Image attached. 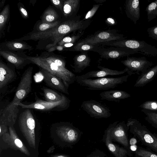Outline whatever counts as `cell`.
<instances>
[{
  "instance_id": "cell-15",
  "label": "cell",
  "mask_w": 157,
  "mask_h": 157,
  "mask_svg": "<svg viewBox=\"0 0 157 157\" xmlns=\"http://www.w3.org/2000/svg\"><path fill=\"white\" fill-rule=\"evenodd\" d=\"M97 67L100 70L89 71L80 76H77L75 79H84L90 78H102L108 75H117L124 74L128 71V69L125 68L122 71H118L110 69L99 65Z\"/></svg>"
},
{
  "instance_id": "cell-38",
  "label": "cell",
  "mask_w": 157,
  "mask_h": 157,
  "mask_svg": "<svg viewBox=\"0 0 157 157\" xmlns=\"http://www.w3.org/2000/svg\"><path fill=\"white\" fill-rule=\"evenodd\" d=\"M20 13L22 17L24 19H27L28 18V13L26 9L22 6H18Z\"/></svg>"
},
{
  "instance_id": "cell-20",
  "label": "cell",
  "mask_w": 157,
  "mask_h": 157,
  "mask_svg": "<svg viewBox=\"0 0 157 157\" xmlns=\"http://www.w3.org/2000/svg\"><path fill=\"white\" fill-rule=\"evenodd\" d=\"M87 52V51L81 52V53L74 56L73 65H71L74 72L80 73L90 66L91 59Z\"/></svg>"
},
{
  "instance_id": "cell-41",
  "label": "cell",
  "mask_w": 157,
  "mask_h": 157,
  "mask_svg": "<svg viewBox=\"0 0 157 157\" xmlns=\"http://www.w3.org/2000/svg\"><path fill=\"white\" fill-rule=\"evenodd\" d=\"M94 1L96 3H98V4H101L106 1V0H94Z\"/></svg>"
},
{
  "instance_id": "cell-35",
  "label": "cell",
  "mask_w": 157,
  "mask_h": 157,
  "mask_svg": "<svg viewBox=\"0 0 157 157\" xmlns=\"http://www.w3.org/2000/svg\"><path fill=\"white\" fill-rule=\"evenodd\" d=\"M102 5V4L94 5L92 8L88 12L82 19L85 20L90 19L94 15L100 6Z\"/></svg>"
},
{
  "instance_id": "cell-16",
  "label": "cell",
  "mask_w": 157,
  "mask_h": 157,
  "mask_svg": "<svg viewBox=\"0 0 157 157\" xmlns=\"http://www.w3.org/2000/svg\"><path fill=\"white\" fill-rule=\"evenodd\" d=\"M56 133L62 139L68 142L75 141L79 131L69 122H63L57 127Z\"/></svg>"
},
{
  "instance_id": "cell-36",
  "label": "cell",
  "mask_w": 157,
  "mask_h": 157,
  "mask_svg": "<svg viewBox=\"0 0 157 157\" xmlns=\"http://www.w3.org/2000/svg\"><path fill=\"white\" fill-rule=\"evenodd\" d=\"M147 31L149 37L157 40V25L148 28Z\"/></svg>"
},
{
  "instance_id": "cell-3",
  "label": "cell",
  "mask_w": 157,
  "mask_h": 157,
  "mask_svg": "<svg viewBox=\"0 0 157 157\" xmlns=\"http://www.w3.org/2000/svg\"><path fill=\"white\" fill-rule=\"evenodd\" d=\"M71 32L72 30L69 21L67 20L55 28L43 32H32L16 40L18 41L29 40L41 41L50 39L52 41L53 43L49 49L56 46L65 35Z\"/></svg>"
},
{
  "instance_id": "cell-8",
  "label": "cell",
  "mask_w": 157,
  "mask_h": 157,
  "mask_svg": "<svg viewBox=\"0 0 157 157\" xmlns=\"http://www.w3.org/2000/svg\"><path fill=\"white\" fill-rule=\"evenodd\" d=\"M71 100L64 95L62 99L57 102H49L37 98L35 102L29 104L19 102L15 104L22 108L35 109L42 111H61L67 109L70 106Z\"/></svg>"
},
{
  "instance_id": "cell-28",
  "label": "cell",
  "mask_w": 157,
  "mask_h": 157,
  "mask_svg": "<svg viewBox=\"0 0 157 157\" xmlns=\"http://www.w3.org/2000/svg\"><path fill=\"white\" fill-rule=\"evenodd\" d=\"M10 7L9 4L7 5L0 13V35L7 23L10 16Z\"/></svg>"
},
{
  "instance_id": "cell-43",
  "label": "cell",
  "mask_w": 157,
  "mask_h": 157,
  "mask_svg": "<svg viewBox=\"0 0 157 157\" xmlns=\"http://www.w3.org/2000/svg\"><path fill=\"white\" fill-rule=\"evenodd\" d=\"M5 0H2L1 2V4H0V8H1L2 6H3L4 5V4H3V3H5Z\"/></svg>"
},
{
  "instance_id": "cell-18",
  "label": "cell",
  "mask_w": 157,
  "mask_h": 157,
  "mask_svg": "<svg viewBox=\"0 0 157 157\" xmlns=\"http://www.w3.org/2000/svg\"><path fill=\"white\" fill-rule=\"evenodd\" d=\"M0 55L17 69H22L28 64L31 63L29 60L24 56H20L10 51L0 50Z\"/></svg>"
},
{
  "instance_id": "cell-39",
  "label": "cell",
  "mask_w": 157,
  "mask_h": 157,
  "mask_svg": "<svg viewBox=\"0 0 157 157\" xmlns=\"http://www.w3.org/2000/svg\"><path fill=\"white\" fill-rule=\"evenodd\" d=\"M105 22L107 25L109 26L113 25L116 24L115 20L111 17L107 18L105 21Z\"/></svg>"
},
{
  "instance_id": "cell-22",
  "label": "cell",
  "mask_w": 157,
  "mask_h": 157,
  "mask_svg": "<svg viewBox=\"0 0 157 157\" xmlns=\"http://www.w3.org/2000/svg\"><path fill=\"white\" fill-rule=\"evenodd\" d=\"M80 1V0H64L62 13L65 17L69 20L77 16Z\"/></svg>"
},
{
  "instance_id": "cell-23",
  "label": "cell",
  "mask_w": 157,
  "mask_h": 157,
  "mask_svg": "<svg viewBox=\"0 0 157 157\" xmlns=\"http://www.w3.org/2000/svg\"><path fill=\"white\" fill-rule=\"evenodd\" d=\"M32 46L24 42L18 41H8L1 44L0 50L12 52H22L25 50H33Z\"/></svg>"
},
{
  "instance_id": "cell-33",
  "label": "cell",
  "mask_w": 157,
  "mask_h": 157,
  "mask_svg": "<svg viewBox=\"0 0 157 157\" xmlns=\"http://www.w3.org/2000/svg\"><path fill=\"white\" fill-rule=\"evenodd\" d=\"M61 22L59 21L50 23H40L37 26V31L35 32H43L55 28L59 25Z\"/></svg>"
},
{
  "instance_id": "cell-6",
  "label": "cell",
  "mask_w": 157,
  "mask_h": 157,
  "mask_svg": "<svg viewBox=\"0 0 157 157\" xmlns=\"http://www.w3.org/2000/svg\"><path fill=\"white\" fill-rule=\"evenodd\" d=\"M129 76L128 75L115 78L102 77L94 79H75V81L80 86L86 87L89 90H108L113 89L119 85L127 82Z\"/></svg>"
},
{
  "instance_id": "cell-5",
  "label": "cell",
  "mask_w": 157,
  "mask_h": 157,
  "mask_svg": "<svg viewBox=\"0 0 157 157\" xmlns=\"http://www.w3.org/2000/svg\"><path fill=\"white\" fill-rule=\"evenodd\" d=\"M101 46L122 47L131 49L138 53L151 57H157V48L144 41L124 39L98 43Z\"/></svg>"
},
{
  "instance_id": "cell-24",
  "label": "cell",
  "mask_w": 157,
  "mask_h": 157,
  "mask_svg": "<svg viewBox=\"0 0 157 157\" xmlns=\"http://www.w3.org/2000/svg\"><path fill=\"white\" fill-rule=\"evenodd\" d=\"M99 95L104 100L116 102H119L120 100L128 98L131 96L127 92L121 90L105 91L101 92Z\"/></svg>"
},
{
  "instance_id": "cell-30",
  "label": "cell",
  "mask_w": 157,
  "mask_h": 157,
  "mask_svg": "<svg viewBox=\"0 0 157 157\" xmlns=\"http://www.w3.org/2000/svg\"><path fill=\"white\" fill-rule=\"evenodd\" d=\"M147 19L148 22L156 17L157 14V0L151 2L146 7Z\"/></svg>"
},
{
  "instance_id": "cell-19",
  "label": "cell",
  "mask_w": 157,
  "mask_h": 157,
  "mask_svg": "<svg viewBox=\"0 0 157 157\" xmlns=\"http://www.w3.org/2000/svg\"><path fill=\"white\" fill-rule=\"evenodd\" d=\"M125 12L127 17L136 24L140 17L139 0H126Z\"/></svg>"
},
{
  "instance_id": "cell-40",
  "label": "cell",
  "mask_w": 157,
  "mask_h": 157,
  "mask_svg": "<svg viewBox=\"0 0 157 157\" xmlns=\"http://www.w3.org/2000/svg\"><path fill=\"white\" fill-rule=\"evenodd\" d=\"M15 145L19 148H22L23 145L22 142L18 138H16L14 140Z\"/></svg>"
},
{
  "instance_id": "cell-27",
  "label": "cell",
  "mask_w": 157,
  "mask_h": 157,
  "mask_svg": "<svg viewBox=\"0 0 157 157\" xmlns=\"http://www.w3.org/2000/svg\"><path fill=\"white\" fill-rule=\"evenodd\" d=\"M141 111L146 115L145 119L152 126L157 128V111L142 109Z\"/></svg>"
},
{
  "instance_id": "cell-45",
  "label": "cell",
  "mask_w": 157,
  "mask_h": 157,
  "mask_svg": "<svg viewBox=\"0 0 157 157\" xmlns=\"http://www.w3.org/2000/svg\"><path fill=\"white\" fill-rule=\"evenodd\" d=\"M156 17H157V15H156Z\"/></svg>"
},
{
  "instance_id": "cell-2",
  "label": "cell",
  "mask_w": 157,
  "mask_h": 157,
  "mask_svg": "<svg viewBox=\"0 0 157 157\" xmlns=\"http://www.w3.org/2000/svg\"><path fill=\"white\" fill-rule=\"evenodd\" d=\"M33 68L29 67L23 73L11 102L0 113V121L7 125L14 124L17 117L19 106L15 104L24 100L32 91Z\"/></svg>"
},
{
  "instance_id": "cell-1",
  "label": "cell",
  "mask_w": 157,
  "mask_h": 157,
  "mask_svg": "<svg viewBox=\"0 0 157 157\" xmlns=\"http://www.w3.org/2000/svg\"><path fill=\"white\" fill-rule=\"evenodd\" d=\"M24 57L50 73L61 78L68 88L75 81V75L66 67L64 59L51 52H45L39 56Z\"/></svg>"
},
{
  "instance_id": "cell-31",
  "label": "cell",
  "mask_w": 157,
  "mask_h": 157,
  "mask_svg": "<svg viewBox=\"0 0 157 157\" xmlns=\"http://www.w3.org/2000/svg\"><path fill=\"white\" fill-rule=\"evenodd\" d=\"M136 157H157V154L147 149L137 146L135 151Z\"/></svg>"
},
{
  "instance_id": "cell-25",
  "label": "cell",
  "mask_w": 157,
  "mask_h": 157,
  "mask_svg": "<svg viewBox=\"0 0 157 157\" xmlns=\"http://www.w3.org/2000/svg\"><path fill=\"white\" fill-rule=\"evenodd\" d=\"M43 91L45 101L49 102H57L61 100L64 94L62 93L57 92L54 90L45 87L41 88Z\"/></svg>"
},
{
  "instance_id": "cell-26",
  "label": "cell",
  "mask_w": 157,
  "mask_h": 157,
  "mask_svg": "<svg viewBox=\"0 0 157 157\" xmlns=\"http://www.w3.org/2000/svg\"><path fill=\"white\" fill-rule=\"evenodd\" d=\"M59 17L57 12L53 9L48 7L44 12L41 18V22L44 23H52L56 21Z\"/></svg>"
},
{
  "instance_id": "cell-4",
  "label": "cell",
  "mask_w": 157,
  "mask_h": 157,
  "mask_svg": "<svg viewBox=\"0 0 157 157\" xmlns=\"http://www.w3.org/2000/svg\"><path fill=\"white\" fill-rule=\"evenodd\" d=\"M126 125L130 132L144 145L157 154V135L136 119L130 118Z\"/></svg>"
},
{
  "instance_id": "cell-12",
  "label": "cell",
  "mask_w": 157,
  "mask_h": 157,
  "mask_svg": "<svg viewBox=\"0 0 157 157\" xmlns=\"http://www.w3.org/2000/svg\"><path fill=\"white\" fill-rule=\"evenodd\" d=\"M81 108L90 117L96 119L107 118L111 115L110 110L108 107L93 100L83 101Z\"/></svg>"
},
{
  "instance_id": "cell-11",
  "label": "cell",
  "mask_w": 157,
  "mask_h": 157,
  "mask_svg": "<svg viewBox=\"0 0 157 157\" xmlns=\"http://www.w3.org/2000/svg\"><path fill=\"white\" fill-rule=\"evenodd\" d=\"M121 63L128 69L127 73L129 76L135 74L140 75V72L141 73L145 71L153 65L152 62L148 60L144 56L136 57L128 56Z\"/></svg>"
},
{
  "instance_id": "cell-37",
  "label": "cell",
  "mask_w": 157,
  "mask_h": 157,
  "mask_svg": "<svg viewBox=\"0 0 157 157\" xmlns=\"http://www.w3.org/2000/svg\"><path fill=\"white\" fill-rule=\"evenodd\" d=\"M50 1L56 8L63 12L64 0H51Z\"/></svg>"
},
{
  "instance_id": "cell-44",
  "label": "cell",
  "mask_w": 157,
  "mask_h": 157,
  "mask_svg": "<svg viewBox=\"0 0 157 157\" xmlns=\"http://www.w3.org/2000/svg\"><path fill=\"white\" fill-rule=\"evenodd\" d=\"M57 157H65L63 155H60L57 156Z\"/></svg>"
},
{
  "instance_id": "cell-9",
  "label": "cell",
  "mask_w": 157,
  "mask_h": 157,
  "mask_svg": "<svg viewBox=\"0 0 157 157\" xmlns=\"http://www.w3.org/2000/svg\"><path fill=\"white\" fill-rule=\"evenodd\" d=\"M125 38L123 34L118 33L117 30L109 29L96 32L94 34L78 41L76 43L95 45L101 43L121 40Z\"/></svg>"
},
{
  "instance_id": "cell-34",
  "label": "cell",
  "mask_w": 157,
  "mask_h": 157,
  "mask_svg": "<svg viewBox=\"0 0 157 157\" xmlns=\"http://www.w3.org/2000/svg\"><path fill=\"white\" fill-rule=\"evenodd\" d=\"M139 107L143 109L157 111V101H148L144 102Z\"/></svg>"
},
{
  "instance_id": "cell-42",
  "label": "cell",
  "mask_w": 157,
  "mask_h": 157,
  "mask_svg": "<svg viewBox=\"0 0 157 157\" xmlns=\"http://www.w3.org/2000/svg\"><path fill=\"white\" fill-rule=\"evenodd\" d=\"M135 141L136 140H135L134 139H133V138L131 139L130 141V144L132 145L135 144Z\"/></svg>"
},
{
  "instance_id": "cell-29",
  "label": "cell",
  "mask_w": 157,
  "mask_h": 157,
  "mask_svg": "<svg viewBox=\"0 0 157 157\" xmlns=\"http://www.w3.org/2000/svg\"><path fill=\"white\" fill-rule=\"evenodd\" d=\"M84 32V31H78V33L76 35L64 37L58 42L56 45L62 46L67 43H71L75 44L83 35Z\"/></svg>"
},
{
  "instance_id": "cell-10",
  "label": "cell",
  "mask_w": 157,
  "mask_h": 157,
  "mask_svg": "<svg viewBox=\"0 0 157 157\" xmlns=\"http://www.w3.org/2000/svg\"><path fill=\"white\" fill-rule=\"evenodd\" d=\"M96 45L92 51L98 53L101 57L107 59H119L138 53L131 49L125 47L109 46L106 48L104 46Z\"/></svg>"
},
{
  "instance_id": "cell-7",
  "label": "cell",
  "mask_w": 157,
  "mask_h": 157,
  "mask_svg": "<svg viewBox=\"0 0 157 157\" xmlns=\"http://www.w3.org/2000/svg\"><path fill=\"white\" fill-rule=\"evenodd\" d=\"M18 124L21 131L29 145L35 148V121L30 109H26L21 113L18 117Z\"/></svg>"
},
{
  "instance_id": "cell-13",
  "label": "cell",
  "mask_w": 157,
  "mask_h": 157,
  "mask_svg": "<svg viewBox=\"0 0 157 157\" xmlns=\"http://www.w3.org/2000/svg\"><path fill=\"white\" fill-rule=\"evenodd\" d=\"M40 72L43 77L44 81L47 86L61 93L69 95L68 88L65 85L61 78L41 68Z\"/></svg>"
},
{
  "instance_id": "cell-21",
  "label": "cell",
  "mask_w": 157,
  "mask_h": 157,
  "mask_svg": "<svg viewBox=\"0 0 157 157\" xmlns=\"http://www.w3.org/2000/svg\"><path fill=\"white\" fill-rule=\"evenodd\" d=\"M157 74V64L141 73L134 85L136 87H142L151 82Z\"/></svg>"
},
{
  "instance_id": "cell-32",
  "label": "cell",
  "mask_w": 157,
  "mask_h": 157,
  "mask_svg": "<svg viewBox=\"0 0 157 157\" xmlns=\"http://www.w3.org/2000/svg\"><path fill=\"white\" fill-rule=\"evenodd\" d=\"M96 45H92L87 44H79L76 43L74 46L69 49V50L71 51L85 52L92 51Z\"/></svg>"
},
{
  "instance_id": "cell-14",
  "label": "cell",
  "mask_w": 157,
  "mask_h": 157,
  "mask_svg": "<svg viewBox=\"0 0 157 157\" xmlns=\"http://www.w3.org/2000/svg\"><path fill=\"white\" fill-rule=\"evenodd\" d=\"M15 67L0 61V90L1 91L9 84L15 80L17 75Z\"/></svg>"
},
{
  "instance_id": "cell-17",
  "label": "cell",
  "mask_w": 157,
  "mask_h": 157,
  "mask_svg": "<svg viewBox=\"0 0 157 157\" xmlns=\"http://www.w3.org/2000/svg\"><path fill=\"white\" fill-rule=\"evenodd\" d=\"M118 121H115L111 124L107 130L112 133L114 136L118 138L120 141L125 146H128L127 132L129 128L124 121L118 123Z\"/></svg>"
}]
</instances>
